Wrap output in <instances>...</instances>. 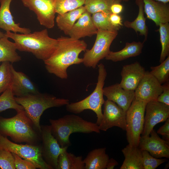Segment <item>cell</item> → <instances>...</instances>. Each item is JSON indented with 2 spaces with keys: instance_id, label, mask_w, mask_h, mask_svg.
<instances>
[{
  "instance_id": "obj_27",
  "label": "cell",
  "mask_w": 169,
  "mask_h": 169,
  "mask_svg": "<svg viewBox=\"0 0 169 169\" xmlns=\"http://www.w3.org/2000/svg\"><path fill=\"white\" fill-rule=\"evenodd\" d=\"M8 38L5 33L0 38V62L8 61L12 64L19 62L21 57L16 52V44Z\"/></svg>"
},
{
  "instance_id": "obj_3",
  "label": "cell",
  "mask_w": 169,
  "mask_h": 169,
  "mask_svg": "<svg viewBox=\"0 0 169 169\" xmlns=\"http://www.w3.org/2000/svg\"><path fill=\"white\" fill-rule=\"evenodd\" d=\"M5 34L14 41L17 50L31 53L44 61L53 54L58 42L57 39L49 36L47 29L27 34L7 31Z\"/></svg>"
},
{
  "instance_id": "obj_23",
  "label": "cell",
  "mask_w": 169,
  "mask_h": 169,
  "mask_svg": "<svg viewBox=\"0 0 169 169\" xmlns=\"http://www.w3.org/2000/svg\"><path fill=\"white\" fill-rule=\"evenodd\" d=\"M143 46L144 43L140 41L126 42L122 49L116 52L110 51L105 59L107 60L117 62L136 57L141 53Z\"/></svg>"
},
{
  "instance_id": "obj_6",
  "label": "cell",
  "mask_w": 169,
  "mask_h": 169,
  "mask_svg": "<svg viewBox=\"0 0 169 169\" xmlns=\"http://www.w3.org/2000/svg\"><path fill=\"white\" fill-rule=\"evenodd\" d=\"M97 65L98 68L97 82L93 91L84 99L78 102L69 103L66 106L68 111L74 114L80 113L86 110L93 111L96 114V123L98 125L103 117L102 106L105 101L103 98V88L107 73L103 64L100 63Z\"/></svg>"
},
{
  "instance_id": "obj_20",
  "label": "cell",
  "mask_w": 169,
  "mask_h": 169,
  "mask_svg": "<svg viewBox=\"0 0 169 169\" xmlns=\"http://www.w3.org/2000/svg\"><path fill=\"white\" fill-rule=\"evenodd\" d=\"M13 0H0V28L6 32L27 34L31 33L28 28L20 27L19 23H16L10 11V5Z\"/></svg>"
},
{
  "instance_id": "obj_31",
  "label": "cell",
  "mask_w": 169,
  "mask_h": 169,
  "mask_svg": "<svg viewBox=\"0 0 169 169\" xmlns=\"http://www.w3.org/2000/svg\"><path fill=\"white\" fill-rule=\"evenodd\" d=\"M110 13H111L100 12L92 14L93 22L97 29L118 31L120 28L115 27L111 24L109 18Z\"/></svg>"
},
{
  "instance_id": "obj_33",
  "label": "cell",
  "mask_w": 169,
  "mask_h": 169,
  "mask_svg": "<svg viewBox=\"0 0 169 169\" xmlns=\"http://www.w3.org/2000/svg\"><path fill=\"white\" fill-rule=\"evenodd\" d=\"M12 65L9 62L5 61L0 65V94L11 86Z\"/></svg>"
},
{
  "instance_id": "obj_40",
  "label": "cell",
  "mask_w": 169,
  "mask_h": 169,
  "mask_svg": "<svg viewBox=\"0 0 169 169\" xmlns=\"http://www.w3.org/2000/svg\"><path fill=\"white\" fill-rule=\"evenodd\" d=\"M165 124L161 126L157 131V133L164 137L165 141L169 142V119L166 121Z\"/></svg>"
},
{
  "instance_id": "obj_9",
  "label": "cell",
  "mask_w": 169,
  "mask_h": 169,
  "mask_svg": "<svg viewBox=\"0 0 169 169\" xmlns=\"http://www.w3.org/2000/svg\"><path fill=\"white\" fill-rule=\"evenodd\" d=\"M0 149L14 153L22 158L30 161L36 168L52 169L43 159L40 144L36 145L19 144L11 141L7 137L0 134Z\"/></svg>"
},
{
  "instance_id": "obj_19",
  "label": "cell",
  "mask_w": 169,
  "mask_h": 169,
  "mask_svg": "<svg viewBox=\"0 0 169 169\" xmlns=\"http://www.w3.org/2000/svg\"><path fill=\"white\" fill-rule=\"evenodd\" d=\"M12 80L11 86L15 97H20L39 93L36 87L24 73L16 71L12 65Z\"/></svg>"
},
{
  "instance_id": "obj_1",
  "label": "cell",
  "mask_w": 169,
  "mask_h": 169,
  "mask_svg": "<svg viewBox=\"0 0 169 169\" xmlns=\"http://www.w3.org/2000/svg\"><path fill=\"white\" fill-rule=\"evenodd\" d=\"M56 47L51 55L44 61L46 70L62 79L68 77L67 70L71 65L83 62L79 55L85 51L87 44L83 40L61 36L57 38Z\"/></svg>"
},
{
  "instance_id": "obj_29",
  "label": "cell",
  "mask_w": 169,
  "mask_h": 169,
  "mask_svg": "<svg viewBox=\"0 0 169 169\" xmlns=\"http://www.w3.org/2000/svg\"><path fill=\"white\" fill-rule=\"evenodd\" d=\"M121 0H85L84 6L91 14L103 12L111 13L110 7L115 3H120Z\"/></svg>"
},
{
  "instance_id": "obj_41",
  "label": "cell",
  "mask_w": 169,
  "mask_h": 169,
  "mask_svg": "<svg viewBox=\"0 0 169 169\" xmlns=\"http://www.w3.org/2000/svg\"><path fill=\"white\" fill-rule=\"evenodd\" d=\"M110 21L114 26L121 28L123 26L121 16L119 14L111 13L109 17Z\"/></svg>"
},
{
  "instance_id": "obj_7",
  "label": "cell",
  "mask_w": 169,
  "mask_h": 169,
  "mask_svg": "<svg viewBox=\"0 0 169 169\" xmlns=\"http://www.w3.org/2000/svg\"><path fill=\"white\" fill-rule=\"evenodd\" d=\"M147 103L134 98L126 112V139L128 144L138 146L144 128Z\"/></svg>"
},
{
  "instance_id": "obj_39",
  "label": "cell",
  "mask_w": 169,
  "mask_h": 169,
  "mask_svg": "<svg viewBox=\"0 0 169 169\" xmlns=\"http://www.w3.org/2000/svg\"><path fill=\"white\" fill-rule=\"evenodd\" d=\"M162 91L157 97L156 100L159 102L169 105V81L162 85Z\"/></svg>"
},
{
  "instance_id": "obj_46",
  "label": "cell",
  "mask_w": 169,
  "mask_h": 169,
  "mask_svg": "<svg viewBox=\"0 0 169 169\" xmlns=\"http://www.w3.org/2000/svg\"><path fill=\"white\" fill-rule=\"evenodd\" d=\"M122 1L125 2H128L129 0H121Z\"/></svg>"
},
{
  "instance_id": "obj_10",
  "label": "cell",
  "mask_w": 169,
  "mask_h": 169,
  "mask_svg": "<svg viewBox=\"0 0 169 169\" xmlns=\"http://www.w3.org/2000/svg\"><path fill=\"white\" fill-rule=\"evenodd\" d=\"M40 146L43 159L52 169H57L59 154L67 147H61L51 132L50 125H41Z\"/></svg>"
},
{
  "instance_id": "obj_18",
  "label": "cell",
  "mask_w": 169,
  "mask_h": 169,
  "mask_svg": "<svg viewBox=\"0 0 169 169\" xmlns=\"http://www.w3.org/2000/svg\"><path fill=\"white\" fill-rule=\"evenodd\" d=\"M144 12L147 18L158 26L160 23L169 22V5L154 0H143Z\"/></svg>"
},
{
  "instance_id": "obj_32",
  "label": "cell",
  "mask_w": 169,
  "mask_h": 169,
  "mask_svg": "<svg viewBox=\"0 0 169 169\" xmlns=\"http://www.w3.org/2000/svg\"><path fill=\"white\" fill-rule=\"evenodd\" d=\"M158 26L161 46L159 62L161 63L169 56V23H160Z\"/></svg>"
},
{
  "instance_id": "obj_44",
  "label": "cell",
  "mask_w": 169,
  "mask_h": 169,
  "mask_svg": "<svg viewBox=\"0 0 169 169\" xmlns=\"http://www.w3.org/2000/svg\"><path fill=\"white\" fill-rule=\"evenodd\" d=\"M155 1L161 2L165 3H168L169 2V0H154Z\"/></svg>"
},
{
  "instance_id": "obj_11",
  "label": "cell",
  "mask_w": 169,
  "mask_h": 169,
  "mask_svg": "<svg viewBox=\"0 0 169 169\" xmlns=\"http://www.w3.org/2000/svg\"><path fill=\"white\" fill-rule=\"evenodd\" d=\"M23 5L36 14L40 24L48 29L54 26V0H21Z\"/></svg>"
},
{
  "instance_id": "obj_28",
  "label": "cell",
  "mask_w": 169,
  "mask_h": 169,
  "mask_svg": "<svg viewBox=\"0 0 169 169\" xmlns=\"http://www.w3.org/2000/svg\"><path fill=\"white\" fill-rule=\"evenodd\" d=\"M57 169H84L82 157L76 156L65 150L59 156Z\"/></svg>"
},
{
  "instance_id": "obj_45",
  "label": "cell",
  "mask_w": 169,
  "mask_h": 169,
  "mask_svg": "<svg viewBox=\"0 0 169 169\" xmlns=\"http://www.w3.org/2000/svg\"><path fill=\"white\" fill-rule=\"evenodd\" d=\"M4 36V33H3V32L0 31V38L3 37Z\"/></svg>"
},
{
  "instance_id": "obj_17",
  "label": "cell",
  "mask_w": 169,
  "mask_h": 169,
  "mask_svg": "<svg viewBox=\"0 0 169 169\" xmlns=\"http://www.w3.org/2000/svg\"><path fill=\"white\" fill-rule=\"evenodd\" d=\"M103 94L107 99L111 100L126 112L135 98V91L123 88L116 83L103 88Z\"/></svg>"
},
{
  "instance_id": "obj_38",
  "label": "cell",
  "mask_w": 169,
  "mask_h": 169,
  "mask_svg": "<svg viewBox=\"0 0 169 169\" xmlns=\"http://www.w3.org/2000/svg\"><path fill=\"white\" fill-rule=\"evenodd\" d=\"M14 159V165L17 169H35L34 165L31 161L23 159L14 153H12Z\"/></svg>"
},
{
  "instance_id": "obj_12",
  "label": "cell",
  "mask_w": 169,
  "mask_h": 169,
  "mask_svg": "<svg viewBox=\"0 0 169 169\" xmlns=\"http://www.w3.org/2000/svg\"><path fill=\"white\" fill-rule=\"evenodd\" d=\"M169 117V105L157 100L147 102L146 106L142 136H149L155 126L159 123L165 121Z\"/></svg>"
},
{
  "instance_id": "obj_26",
  "label": "cell",
  "mask_w": 169,
  "mask_h": 169,
  "mask_svg": "<svg viewBox=\"0 0 169 169\" xmlns=\"http://www.w3.org/2000/svg\"><path fill=\"white\" fill-rule=\"evenodd\" d=\"M135 3L139 8L138 15L136 18L132 22L125 21L123 25L126 28H131L137 33L139 32L140 35L144 36L143 43L147 39L148 29L146 23V19L144 17V2L143 0H136Z\"/></svg>"
},
{
  "instance_id": "obj_24",
  "label": "cell",
  "mask_w": 169,
  "mask_h": 169,
  "mask_svg": "<svg viewBox=\"0 0 169 169\" xmlns=\"http://www.w3.org/2000/svg\"><path fill=\"white\" fill-rule=\"evenodd\" d=\"M86 11L84 6L62 14H58L56 22L59 29L66 35L69 33L75 22Z\"/></svg>"
},
{
  "instance_id": "obj_2",
  "label": "cell",
  "mask_w": 169,
  "mask_h": 169,
  "mask_svg": "<svg viewBox=\"0 0 169 169\" xmlns=\"http://www.w3.org/2000/svg\"><path fill=\"white\" fill-rule=\"evenodd\" d=\"M0 134L10 137L17 143L39 145L40 132L36 128L24 110L17 112L14 116L5 118L0 116Z\"/></svg>"
},
{
  "instance_id": "obj_37",
  "label": "cell",
  "mask_w": 169,
  "mask_h": 169,
  "mask_svg": "<svg viewBox=\"0 0 169 169\" xmlns=\"http://www.w3.org/2000/svg\"><path fill=\"white\" fill-rule=\"evenodd\" d=\"M12 153L3 149H0V168L2 169H15Z\"/></svg>"
},
{
  "instance_id": "obj_30",
  "label": "cell",
  "mask_w": 169,
  "mask_h": 169,
  "mask_svg": "<svg viewBox=\"0 0 169 169\" xmlns=\"http://www.w3.org/2000/svg\"><path fill=\"white\" fill-rule=\"evenodd\" d=\"M8 109H14L17 112L24 110L23 107L16 101L11 87L0 95V112Z\"/></svg>"
},
{
  "instance_id": "obj_15",
  "label": "cell",
  "mask_w": 169,
  "mask_h": 169,
  "mask_svg": "<svg viewBox=\"0 0 169 169\" xmlns=\"http://www.w3.org/2000/svg\"><path fill=\"white\" fill-rule=\"evenodd\" d=\"M135 98L146 102L156 100L162 91V84L148 71L135 90Z\"/></svg>"
},
{
  "instance_id": "obj_35",
  "label": "cell",
  "mask_w": 169,
  "mask_h": 169,
  "mask_svg": "<svg viewBox=\"0 0 169 169\" xmlns=\"http://www.w3.org/2000/svg\"><path fill=\"white\" fill-rule=\"evenodd\" d=\"M85 0H54L56 13L62 14L77 8L84 4Z\"/></svg>"
},
{
  "instance_id": "obj_4",
  "label": "cell",
  "mask_w": 169,
  "mask_h": 169,
  "mask_svg": "<svg viewBox=\"0 0 169 169\" xmlns=\"http://www.w3.org/2000/svg\"><path fill=\"white\" fill-rule=\"evenodd\" d=\"M49 122L52 134L62 148H68L71 145L69 138L73 133H100L96 123L74 114L66 115L57 119H50Z\"/></svg>"
},
{
  "instance_id": "obj_14",
  "label": "cell",
  "mask_w": 169,
  "mask_h": 169,
  "mask_svg": "<svg viewBox=\"0 0 169 169\" xmlns=\"http://www.w3.org/2000/svg\"><path fill=\"white\" fill-rule=\"evenodd\" d=\"M169 142L161 138L153 129L149 136H141L138 146L156 158H169Z\"/></svg>"
},
{
  "instance_id": "obj_16",
  "label": "cell",
  "mask_w": 169,
  "mask_h": 169,
  "mask_svg": "<svg viewBox=\"0 0 169 169\" xmlns=\"http://www.w3.org/2000/svg\"><path fill=\"white\" fill-rule=\"evenodd\" d=\"M146 71L144 67L137 61L124 65L120 73V85L125 90L135 91Z\"/></svg>"
},
{
  "instance_id": "obj_36",
  "label": "cell",
  "mask_w": 169,
  "mask_h": 169,
  "mask_svg": "<svg viewBox=\"0 0 169 169\" xmlns=\"http://www.w3.org/2000/svg\"><path fill=\"white\" fill-rule=\"evenodd\" d=\"M143 169H155L166 161L165 159L156 158L146 151L142 150Z\"/></svg>"
},
{
  "instance_id": "obj_43",
  "label": "cell",
  "mask_w": 169,
  "mask_h": 169,
  "mask_svg": "<svg viewBox=\"0 0 169 169\" xmlns=\"http://www.w3.org/2000/svg\"><path fill=\"white\" fill-rule=\"evenodd\" d=\"M118 165V162L115 159L113 158H109L106 166V169H113L115 166Z\"/></svg>"
},
{
  "instance_id": "obj_5",
  "label": "cell",
  "mask_w": 169,
  "mask_h": 169,
  "mask_svg": "<svg viewBox=\"0 0 169 169\" xmlns=\"http://www.w3.org/2000/svg\"><path fill=\"white\" fill-rule=\"evenodd\" d=\"M15 99L17 102L23 107L27 115L40 132V118L44 112L48 108L66 105L69 103L68 99L39 92L20 97H15Z\"/></svg>"
},
{
  "instance_id": "obj_42",
  "label": "cell",
  "mask_w": 169,
  "mask_h": 169,
  "mask_svg": "<svg viewBox=\"0 0 169 169\" xmlns=\"http://www.w3.org/2000/svg\"><path fill=\"white\" fill-rule=\"evenodd\" d=\"M123 6L120 3H115L112 4L110 7V11L112 13L119 14L123 10Z\"/></svg>"
},
{
  "instance_id": "obj_8",
  "label": "cell",
  "mask_w": 169,
  "mask_h": 169,
  "mask_svg": "<svg viewBox=\"0 0 169 169\" xmlns=\"http://www.w3.org/2000/svg\"><path fill=\"white\" fill-rule=\"evenodd\" d=\"M118 34V31L97 29L93 46L85 51L83 58L84 65L87 67L95 69L99 61L109 54L110 45Z\"/></svg>"
},
{
  "instance_id": "obj_25",
  "label": "cell",
  "mask_w": 169,
  "mask_h": 169,
  "mask_svg": "<svg viewBox=\"0 0 169 169\" xmlns=\"http://www.w3.org/2000/svg\"><path fill=\"white\" fill-rule=\"evenodd\" d=\"M105 147L96 148L90 151L83 160L84 169H105L109 159Z\"/></svg>"
},
{
  "instance_id": "obj_34",
  "label": "cell",
  "mask_w": 169,
  "mask_h": 169,
  "mask_svg": "<svg viewBox=\"0 0 169 169\" xmlns=\"http://www.w3.org/2000/svg\"><path fill=\"white\" fill-rule=\"evenodd\" d=\"M151 71L149 72L162 84L168 81L169 79V56L161 64L157 66L150 68Z\"/></svg>"
},
{
  "instance_id": "obj_21",
  "label": "cell",
  "mask_w": 169,
  "mask_h": 169,
  "mask_svg": "<svg viewBox=\"0 0 169 169\" xmlns=\"http://www.w3.org/2000/svg\"><path fill=\"white\" fill-rule=\"evenodd\" d=\"M75 23L68 35L76 39L96 34L97 29L93 22L91 14L87 11L84 12Z\"/></svg>"
},
{
  "instance_id": "obj_22",
  "label": "cell",
  "mask_w": 169,
  "mask_h": 169,
  "mask_svg": "<svg viewBox=\"0 0 169 169\" xmlns=\"http://www.w3.org/2000/svg\"><path fill=\"white\" fill-rule=\"evenodd\" d=\"M125 159L120 169H143L142 150L129 144L121 150Z\"/></svg>"
},
{
  "instance_id": "obj_13",
  "label": "cell",
  "mask_w": 169,
  "mask_h": 169,
  "mask_svg": "<svg viewBox=\"0 0 169 169\" xmlns=\"http://www.w3.org/2000/svg\"><path fill=\"white\" fill-rule=\"evenodd\" d=\"M101 121L98 125L100 131H106L114 126L126 129V112L114 102L107 99L104 103Z\"/></svg>"
}]
</instances>
